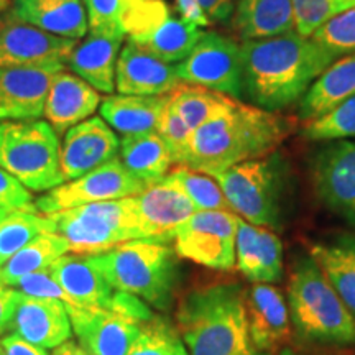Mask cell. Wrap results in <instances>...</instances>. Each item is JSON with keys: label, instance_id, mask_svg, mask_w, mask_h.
Wrapping results in <instances>:
<instances>
[{"label": "cell", "instance_id": "1", "mask_svg": "<svg viewBox=\"0 0 355 355\" xmlns=\"http://www.w3.org/2000/svg\"><path fill=\"white\" fill-rule=\"evenodd\" d=\"M243 102L282 112L303 99L306 91L334 63L332 53L313 38L293 32L241 43Z\"/></svg>", "mask_w": 355, "mask_h": 355}, {"label": "cell", "instance_id": "2", "mask_svg": "<svg viewBox=\"0 0 355 355\" xmlns=\"http://www.w3.org/2000/svg\"><path fill=\"white\" fill-rule=\"evenodd\" d=\"M293 128V121L278 112L237 102L227 112L191 133L178 165L216 176L239 163L277 150Z\"/></svg>", "mask_w": 355, "mask_h": 355}, {"label": "cell", "instance_id": "3", "mask_svg": "<svg viewBox=\"0 0 355 355\" xmlns=\"http://www.w3.org/2000/svg\"><path fill=\"white\" fill-rule=\"evenodd\" d=\"M176 327L189 355H250L257 349L248 334L245 291L239 283L186 293L176 309Z\"/></svg>", "mask_w": 355, "mask_h": 355}, {"label": "cell", "instance_id": "4", "mask_svg": "<svg viewBox=\"0 0 355 355\" xmlns=\"http://www.w3.org/2000/svg\"><path fill=\"white\" fill-rule=\"evenodd\" d=\"M212 178L224 191L234 214L273 232L285 229L295 188L285 153L277 148Z\"/></svg>", "mask_w": 355, "mask_h": 355}, {"label": "cell", "instance_id": "5", "mask_svg": "<svg viewBox=\"0 0 355 355\" xmlns=\"http://www.w3.org/2000/svg\"><path fill=\"white\" fill-rule=\"evenodd\" d=\"M293 331L301 343L326 347L355 344V318L313 257L295 260L288 285Z\"/></svg>", "mask_w": 355, "mask_h": 355}, {"label": "cell", "instance_id": "6", "mask_svg": "<svg viewBox=\"0 0 355 355\" xmlns=\"http://www.w3.org/2000/svg\"><path fill=\"white\" fill-rule=\"evenodd\" d=\"M92 259L114 290L130 293L159 311L171 308L180 283V260L170 243L128 241Z\"/></svg>", "mask_w": 355, "mask_h": 355}, {"label": "cell", "instance_id": "7", "mask_svg": "<svg viewBox=\"0 0 355 355\" xmlns=\"http://www.w3.org/2000/svg\"><path fill=\"white\" fill-rule=\"evenodd\" d=\"M43 216L48 234L63 239L69 252L78 255H101L140 239L135 196L83 204Z\"/></svg>", "mask_w": 355, "mask_h": 355}, {"label": "cell", "instance_id": "8", "mask_svg": "<svg viewBox=\"0 0 355 355\" xmlns=\"http://www.w3.org/2000/svg\"><path fill=\"white\" fill-rule=\"evenodd\" d=\"M0 168L37 193L63 184L61 144L55 128L40 119L0 122Z\"/></svg>", "mask_w": 355, "mask_h": 355}, {"label": "cell", "instance_id": "9", "mask_svg": "<svg viewBox=\"0 0 355 355\" xmlns=\"http://www.w3.org/2000/svg\"><path fill=\"white\" fill-rule=\"evenodd\" d=\"M128 42L165 63H181L206 30L176 17L163 0H135L123 19Z\"/></svg>", "mask_w": 355, "mask_h": 355}, {"label": "cell", "instance_id": "10", "mask_svg": "<svg viewBox=\"0 0 355 355\" xmlns=\"http://www.w3.org/2000/svg\"><path fill=\"white\" fill-rule=\"evenodd\" d=\"M176 74L188 86L211 89L243 102L241 43L219 32H204L193 51L176 64Z\"/></svg>", "mask_w": 355, "mask_h": 355}, {"label": "cell", "instance_id": "11", "mask_svg": "<svg viewBox=\"0 0 355 355\" xmlns=\"http://www.w3.org/2000/svg\"><path fill=\"white\" fill-rule=\"evenodd\" d=\"M308 173L318 201L355 227V141H324L311 153Z\"/></svg>", "mask_w": 355, "mask_h": 355}, {"label": "cell", "instance_id": "12", "mask_svg": "<svg viewBox=\"0 0 355 355\" xmlns=\"http://www.w3.org/2000/svg\"><path fill=\"white\" fill-rule=\"evenodd\" d=\"M239 216L229 211H196L176 230L178 257L212 270L235 266V235Z\"/></svg>", "mask_w": 355, "mask_h": 355}, {"label": "cell", "instance_id": "13", "mask_svg": "<svg viewBox=\"0 0 355 355\" xmlns=\"http://www.w3.org/2000/svg\"><path fill=\"white\" fill-rule=\"evenodd\" d=\"M146 188L148 186L133 176L121 159L114 158L76 180L66 181L58 188L48 191L35 201V206L42 214H51L83 204L139 196Z\"/></svg>", "mask_w": 355, "mask_h": 355}, {"label": "cell", "instance_id": "14", "mask_svg": "<svg viewBox=\"0 0 355 355\" xmlns=\"http://www.w3.org/2000/svg\"><path fill=\"white\" fill-rule=\"evenodd\" d=\"M79 40L61 38L13 17L0 13V68H68Z\"/></svg>", "mask_w": 355, "mask_h": 355}, {"label": "cell", "instance_id": "15", "mask_svg": "<svg viewBox=\"0 0 355 355\" xmlns=\"http://www.w3.org/2000/svg\"><path fill=\"white\" fill-rule=\"evenodd\" d=\"M139 241L175 242L176 230L196 212V206L171 176L150 184L135 196Z\"/></svg>", "mask_w": 355, "mask_h": 355}, {"label": "cell", "instance_id": "16", "mask_svg": "<svg viewBox=\"0 0 355 355\" xmlns=\"http://www.w3.org/2000/svg\"><path fill=\"white\" fill-rule=\"evenodd\" d=\"M66 309L79 347L91 355H127L144 324L110 306Z\"/></svg>", "mask_w": 355, "mask_h": 355}, {"label": "cell", "instance_id": "17", "mask_svg": "<svg viewBox=\"0 0 355 355\" xmlns=\"http://www.w3.org/2000/svg\"><path fill=\"white\" fill-rule=\"evenodd\" d=\"M121 140L101 117H89L66 130L61 144L63 180L73 181L117 157Z\"/></svg>", "mask_w": 355, "mask_h": 355}, {"label": "cell", "instance_id": "18", "mask_svg": "<svg viewBox=\"0 0 355 355\" xmlns=\"http://www.w3.org/2000/svg\"><path fill=\"white\" fill-rule=\"evenodd\" d=\"M26 343L43 349H56L69 343L73 326L64 303L37 298L17 291L10 331Z\"/></svg>", "mask_w": 355, "mask_h": 355}, {"label": "cell", "instance_id": "19", "mask_svg": "<svg viewBox=\"0 0 355 355\" xmlns=\"http://www.w3.org/2000/svg\"><path fill=\"white\" fill-rule=\"evenodd\" d=\"M63 68H0V122L42 117L53 79Z\"/></svg>", "mask_w": 355, "mask_h": 355}, {"label": "cell", "instance_id": "20", "mask_svg": "<svg viewBox=\"0 0 355 355\" xmlns=\"http://www.w3.org/2000/svg\"><path fill=\"white\" fill-rule=\"evenodd\" d=\"M183 86L176 66L165 63L135 43L123 44L115 69V89L127 96H166Z\"/></svg>", "mask_w": 355, "mask_h": 355}, {"label": "cell", "instance_id": "21", "mask_svg": "<svg viewBox=\"0 0 355 355\" xmlns=\"http://www.w3.org/2000/svg\"><path fill=\"white\" fill-rule=\"evenodd\" d=\"M235 265L252 283H273L283 278V245L273 230L239 217Z\"/></svg>", "mask_w": 355, "mask_h": 355}, {"label": "cell", "instance_id": "22", "mask_svg": "<svg viewBox=\"0 0 355 355\" xmlns=\"http://www.w3.org/2000/svg\"><path fill=\"white\" fill-rule=\"evenodd\" d=\"M248 334L257 349L273 352L290 337V309L277 286L254 283L245 293Z\"/></svg>", "mask_w": 355, "mask_h": 355}, {"label": "cell", "instance_id": "23", "mask_svg": "<svg viewBox=\"0 0 355 355\" xmlns=\"http://www.w3.org/2000/svg\"><path fill=\"white\" fill-rule=\"evenodd\" d=\"M123 32L91 33L78 42L68 60V68L96 91L112 94L115 91V69L125 42Z\"/></svg>", "mask_w": 355, "mask_h": 355}, {"label": "cell", "instance_id": "24", "mask_svg": "<svg viewBox=\"0 0 355 355\" xmlns=\"http://www.w3.org/2000/svg\"><path fill=\"white\" fill-rule=\"evenodd\" d=\"M101 94L91 84L69 71H60L48 91L43 115L56 133H64L87 121L99 109Z\"/></svg>", "mask_w": 355, "mask_h": 355}, {"label": "cell", "instance_id": "25", "mask_svg": "<svg viewBox=\"0 0 355 355\" xmlns=\"http://www.w3.org/2000/svg\"><path fill=\"white\" fill-rule=\"evenodd\" d=\"M53 278L63 288L74 306L107 308L114 288L99 272L92 255H63L50 266Z\"/></svg>", "mask_w": 355, "mask_h": 355}, {"label": "cell", "instance_id": "26", "mask_svg": "<svg viewBox=\"0 0 355 355\" xmlns=\"http://www.w3.org/2000/svg\"><path fill=\"white\" fill-rule=\"evenodd\" d=\"M13 17L61 38L81 40L87 35V13L83 0H13Z\"/></svg>", "mask_w": 355, "mask_h": 355}, {"label": "cell", "instance_id": "27", "mask_svg": "<svg viewBox=\"0 0 355 355\" xmlns=\"http://www.w3.org/2000/svg\"><path fill=\"white\" fill-rule=\"evenodd\" d=\"M168 104H170V94H109L102 99L99 114L102 121L112 130H117L122 135H137V133L158 130L159 121Z\"/></svg>", "mask_w": 355, "mask_h": 355}, {"label": "cell", "instance_id": "28", "mask_svg": "<svg viewBox=\"0 0 355 355\" xmlns=\"http://www.w3.org/2000/svg\"><path fill=\"white\" fill-rule=\"evenodd\" d=\"M355 96V53L340 56L311 84L298 102V117L311 122Z\"/></svg>", "mask_w": 355, "mask_h": 355}, {"label": "cell", "instance_id": "29", "mask_svg": "<svg viewBox=\"0 0 355 355\" xmlns=\"http://www.w3.org/2000/svg\"><path fill=\"white\" fill-rule=\"evenodd\" d=\"M230 24L242 42L293 32V3L291 0H235Z\"/></svg>", "mask_w": 355, "mask_h": 355}, {"label": "cell", "instance_id": "30", "mask_svg": "<svg viewBox=\"0 0 355 355\" xmlns=\"http://www.w3.org/2000/svg\"><path fill=\"white\" fill-rule=\"evenodd\" d=\"M309 255L355 318V234H337L314 242Z\"/></svg>", "mask_w": 355, "mask_h": 355}, {"label": "cell", "instance_id": "31", "mask_svg": "<svg viewBox=\"0 0 355 355\" xmlns=\"http://www.w3.org/2000/svg\"><path fill=\"white\" fill-rule=\"evenodd\" d=\"M119 152L123 166L146 186L163 180L175 165L170 148L157 130L123 135Z\"/></svg>", "mask_w": 355, "mask_h": 355}, {"label": "cell", "instance_id": "32", "mask_svg": "<svg viewBox=\"0 0 355 355\" xmlns=\"http://www.w3.org/2000/svg\"><path fill=\"white\" fill-rule=\"evenodd\" d=\"M170 102L191 130H196L206 122L227 112L237 102L232 97L211 89L183 84L170 94Z\"/></svg>", "mask_w": 355, "mask_h": 355}, {"label": "cell", "instance_id": "33", "mask_svg": "<svg viewBox=\"0 0 355 355\" xmlns=\"http://www.w3.org/2000/svg\"><path fill=\"white\" fill-rule=\"evenodd\" d=\"M69 247L66 241L55 234H40L30 241L24 248H20L6 265L0 268L3 282L10 283L12 279L25 277V275L46 270L58 259L66 255Z\"/></svg>", "mask_w": 355, "mask_h": 355}, {"label": "cell", "instance_id": "34", "mask_svg": "<svg viewBox=\"0 0 355 355\" xmlns=\"http://www.w3.org/2000/svg\"><path fill=\"white\" fill-rule=\"evenodd\" d=\"M127 355H189L178 327L165 316H155L141 329Z\"/></svg>", "mask_w": 355, "mask_h": 355}, {"label": "cell", "instance_id": "35", "mask_svg": "<svg viewBox=\"0 0 355 355\" xmlns=\"http://www.w3.org/2000/svg\"><path fill=\"white\" fill-rule=\"evenodd\" d=\"M48 234L46 217L38 212L13 211L7 212L0 220V268L12 259L20 248L40 234Z\"/></svg>", "mask_w": 355, "mask_h": 355}, {"label": "cell", "instance_id": "36", "mask_svg": "<svg viewBox=\"0 0 355 355\" xmlns=\"http://www.w3.org/2000/svg\"><path fill=\"white\" fill-rule=\"evenodd\" d=\"M181 189L188 194V198L193 201L198 211H229L230 204L224 196V191L214 178L206 175V173L194 171L188 166L178 165L175 170L168 173Z\"/></svg>", "mask_w": 355, "mask_h": 355}, {"label": "cell", "instance_id": "37", "mask_svg": "<svg viewBox=\"0 0 355 355\" xmlns=\"http://www.w3.org/2000/svg\"><path fill=\"white\" fill-rule=\"evenodd\" d=\"M303 135L311 141L355 139V96L349 97L331 112L306 122Z\"/></svg>", "mask_w": 355, "mask_h": 355}, {"label": "cell", "instance_id": "38", "mask_svg": "<svg viewBox=\"0 0 355 355\" xmlns=\"http://www.w3.org/2000/svg\"><path fill=\"white\" fill-rule=\"evenodd\" d=\"M291 3L295 32L311 38L327 20L354 7L355 0H291Z\"/></svg>", "mask_w": 355, "mask_h": 355}, {"label": "cell", "instance_id": "39", "mask_svg": "<svg viewBox=\"0 0 355 355\" xmlns=\"http://www.w3.org/2000/svg\"><path fill=\"white\" fill-rule=\"evenodd\" d=\"M311 38L336 58L355 53V6L327 20Z\"/></svg>", "mask_w": 355, "mask_h": 355}, {"label": "cell", "instance_id": "40", "mask_svg": "<svg viewBox=\"0 0 355 355\" xmlns=\"http://www.w3.org/2000/svg\"><path fill=\"white\" fill-rule=\"evenodd\" d=\"M91 33L123 32V19L135 0H83Z\"/></svg>", "mask_w": 355, "mask_h": 355}, {"label": "cell", "instance_id": "41", "mask_svg": "<svg viewBox=\"0 0 355 355\" xmlns=\"http://www.w3.org/2000/svg\"><path fill=\"white\" fill-rule=\"evenodd\" d=\"M8 286H12L13 290H19L25 295L37 296V298H48V300H58L61 303H64L66 308L74 306L73 301L69 300V296L66 295L63 288L58 285V282L53 278L50 268L40 270V272L25 275V277L15 278L8 283Z\"/></svg>", "mask_w": 355, "mask_h": 355}, {"label": "cell", "instance_id": "42", "mask_svg": "<svg viewBox=\"0 0 355 355\" xmlns=\"http://www.w3.org/2000/svg\"><path fill=\"white\" fill-rule=\"evenodd\" d=\"M162 139L165 140V144L170 148L173 155V159L178 165L180 163L181 155L184 153L186 146H188V141L191 139V133L193 130L186 125V122L181 119V115L176 112V109L173 107L171 102L166 105L165 112H163L162 121H159L158 130Z\"/></svg>", "mask_w": 355, "mask_h": 355}, {"label": "cell", "instance_id": "43", "mask_svg": "<svg viewBox=\"0 0 355 355\" xmlns=\"http://www.w3.org/2000/svg\"><path fill=\"white\" fill-rule=\"evenodd\" d=\"M0 209L7 212H38L32 191L26 189L15 176H12L3 168H0Z\"/></svg>", "mask_w": 355, "mask_h": 355}, {"label": "cell", "instance_id": "44", "mask_svg": "<svg viewBox=\"0 0 355 355\" xmlns=\"http://www.w3.org/2000/svg\"><path fill=\"white\" fill-rule=\"evenodd\" d=\"M0 355H48L46 349L26 343L20 336L6 334L0 337Z\"/></svg>", "mask_w": 355, "mask_h": 355}, {"label": "cell", "instance_id": "45", "mask_svg": "<svg viewBox=\"0 0 355 355\" xmlns=\"http://www.w3.org/2000/svg\"><path fill=\"white\" fill-rule=\"evenodd\" d=\"M17 291L12 286H8L0 275V337L6 336V332L10 331V322L15 309Z\"/></svg>", "mask_w": 355, "mask_h": 355}, {"label": "cell", "instance_id": "46", "mask_svg": "<svg viewBox=\"0 0 355 355\" xmlns=\"http://www.w3.org/2000/svg\"><path fill=\"white\" fill-rule=\"evenodd\" d=\"M176 10L180 13L181 19L201 26V28H206V26L211 25L202 8L201 0H176Z\"/></svg>", "mask_w": 355, "mask_h": 355}, {"label": "cell", "instance_id": "47", "mask_svg": "<svg viewBox=\"0 0 355 355\" xmlns=\"http://www.w3.org/2000/svg\"><path fill=\"white\" fill-rule=\"evenodd\" d=\"M211 24H224L232 19L235 0H201Z\"/></svg>", "mask_w": 355, "mask_h": 355}, {"label": "cell", "instance_id": "48", "mask_svg": "<svg viewBox=\"0 0 355 355\" xmlns=\"http://www.w3.org/2000/svg\"><path fill=\"white\" fill-rule=\"evenodd\" d=\"M53 355H73L71 354V343H64L63 345H60V347H56Z\"/></svg>", "mask_w": 355, "mask_h": 355}, {"label": "cell", "instance_id": "49", "mask_svg": "<svg viewBox=\"0 0 355 355\" xmlns=\"http://www.w3.org/2000/svg\"><path fill=\"white\" fill-rule=\"evenodd\" d=\"M71 354H73V355H91L89 352H86L84 349L79 347V345L73 344V343H71Z\"/></svg>", "mask_w": 355, "mask_h": 355}, {"label": "cell", "instance_id": "50", "mask_svg": "<svg viewBox=\"0 0 355 355\" xmlns=\"http://www.w3.org/2000/svg\"><path fill=\"white\" fill-rule=\"evenodd\" d=\"M12 6V0H0V13H3L6 10H8Z\"/></svg>", "mask_w": 355, "mask_h": 355}, {"label": "cell", "instance_id": "51", "mask_svg": "<svg viewBox=\"0 0 355 355\" xmlns=\"http://www.w3.org/2000/svg\"><path fill=\"white\" fill-rule=\"evenodd\" d=\"M250 355H273V352H266V350H260V349H255L254 352Z\"/></svg>", "mask_w": 355, "mask_h": 355}, {"label": "cell", "instance_id": "52", "mask_svg": "<svg viewBox=\"0 0 355 355\" xmlns=\"http://www.w3.org/2000/svg\"><path fill=\"white\" fill-rule=\"evenodd\" d=\"M6 214H7V211L0 209V220H2V219H3V217H6Z\"/></svg>", "mask_w": 355, "mask_h": 355}]
</instances>
